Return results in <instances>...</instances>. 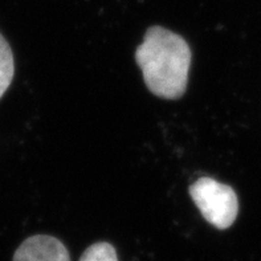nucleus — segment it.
<instances>
[{
    "label": "nucleus",
    "instance_id": "obj_5",
    "mask_svg": "<svg viewBox=\"0 0 261 261\" xmlns=\"http://www.w3.org/2000/svg\"><path fill=\"white\" fill-rule=\"evenodd\" d=\"M79 261H118V256L110 243L99 242L88 247Z\"/></svg>",
    "mask_w": 261,
    "mask_h": 261
},
{
    "label": "nucleus",
    "instance_id": "obj_4",
    "mask_svg": "<svg viewBox=\"0 0 261 261\" xmlns=\"http://www.w3.org/2000/svg\"><path fill=\"white\" fill-rule=\"evenodd\" d=\"M15 76V60L6 37L0 33V98L8 90Z\"/></svg>",
    "mask_w": 261,
    "mask_h": 261
},
{
    "label": "nucleus",
    "instance_id": "obj_3",
    "mask_svg": "<svg viewBox=\"0 0 261 261\" xmlns=\"http://www.w3.org/2000/svg\"><path fill=\"white\" fill-rule=\"evenodd\" d=\"M12 261H70V256L59 239L49 235H35L19 245Z\"/></svg>",
    "mask_w": 261,
    "mask_h": 261
},
{
    "label": "nucleus",
    "instance_id": "obj_1",
    "mask_svg": "<svg viewBox=\"0 0 261 261\" xmlns=\"http://www.w3.org/2000/svg\"><path fill=\"white\" fill-rule=\"evenodd\" d=\"M136 61L154 96L163 99L183 97L189 84L191 49L180 35L163 27H150L136 49Z\"/></svg>",
    "mask_w": 261,
    "mask_h": 261
},
{
    "label": "nucleus",
    "instance_id": "obj_2",
    "mask_svg": "<svg viewBox=\"0 0 261 261\" xmlns=\"http://www.w3.org/2000/svg\"><path fill=\"white\" fill-rule=\"evenodd\" d=\"M190 195L205 222L215 228H229L239 214V199L231 186L203 176L190 186Z\"/></svg>",
    "mask_w": 261,
    "mask_h": 261
}]
</instances>
